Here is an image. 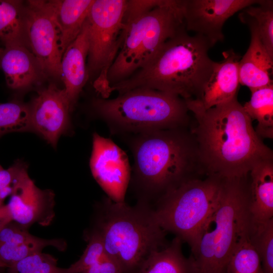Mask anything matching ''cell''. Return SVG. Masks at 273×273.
I'll list each match as a JSON object with an SVG mask.
<instances>
[{
	"label": "cell",
	"mask_w": 273,
	"mask_h": 273,
	"mask_svg": "<svg viewBox=\"0 0 273 273\" xmlns=\"http://www.w3.org/2000/svg\"><path fill=\"white\" fill-rule=\"evenodd\" d=\"M185 101L195 119L191 131L206 175L245 177L259 162L273 159L272 150L255 132L237 96L209 109L199 100Z\"/></svg>",
	"instance_id": "1"
},
{
	"label": "cell",
	"mask_w": 273,
	"mask_h": 273,
	"mask_svg": "<svg viewBox=\"0 0 273 273\" xmlns=\"http://www.w3.org/2000/svg\"><path fill=\"white\" fill-rule=\"evenodd\" d=\"M186 128L134 135L130 144L132 179L141 192L139 200L149 203L153 198L158 200L185 181L206 175L195 138Z\"/></svg>",
	"instance_id": "2"
},
{
	"label": "cell",
	"mask_w": 273,
	"mask_h": 273,
	"mask_svg": "<svg viewBox=\"0 0 273 273\" xmlns=\"http://www.w3.org/2000/svg\"><path fill=\"white\" fill-rule=\"evenodd\" d=\"M210 48L203 36L190 35L184 26L143 67L111 85L110 92L121 94L135 88H150L185 100H200L214 63L208 56Z\"/></svg>",
	"instance_id": "3"
},
{
	"label": "cell",
	"mask_w": 273,
	"mask_h": 273,
	"mask_svg": "<svg viewBox=\"0 0 273 273\" xmlns=\"http://www.w3.org/2000/svg\"><path fill=\"white\" fill-rule=\"evenodd\" d=\"M101 210L95 229L101 236L106 255L124 273H141L151 255L167 245L166 232L155 219L149 203L139 200L131 206L108 197Z\"/></svg>",
	"instance_id": "4"
},
{
	"label": "cell",
	"mask_w": 273,
	"mask_h": 273,
	"mask_svg": "<svg viewBox=\"0 0 273 273\" xmlns=\"http://www.w3.org/2000/svg\"><path fill=\"white\" fill-rule=\"evenodd\" d=\"M247 176L222 179L216 206L189 258L192 273H226L233 249L251 222Z\"/></svg>",
	"instance_id": "5"
},
{
	"label": "cell",
	"mask_w": 273,
	"mask_h": 273,
	"mask_svg": "<svg viewBox=\"0 0 273 273\" xmlns=\"http://www.w3.org/2000/svg\"><path fill=\"white\" fill-rule=\"evenodd\" d=\"M92 107L112 132L134 135L152 130L187 127L186 101L167 93L139 88L113 99H94Z\"/></svg>",
	"instance_id": "6"
},
{
	"label": "cell",
	"mask_w": 273,
	"mask_h": 273,
	"mask_svg": "<svg viewBox=\"0 0 273 273\" xmlns=\"http://www.w3.org/2000/svg\"><path fill=\"white\" fill-rule=\"evenodd\" d=\"M122 45L108 73L110 86L143 67L162 45L185 26L180 0L164 3L125 24Z\"/></svg>",
	"instance_id": "7"
},
{
	"label": "cell",
	"mask_w": 273,
	"mask_h": 273,
	"mask_svg": "<svg viewBox=\"0 0 273 273\" xmlns=\"http://www.w3.org/2000/svg\"><path fill=\"white\" fill-rule=\"evenodd\" d=\"M222 179L215 176L185 181L157 200L155 219L165 232L186 242L193 252L201 231L217 203Z\"/></svg>",
	"instance_id": "8"
},
{
	"label": "cell",
	"mask_w": 273,
	"mask_h": 273,
	"mask_svg": "<svg viewBox=\"0 0 273 273\" xmlns=\"http://www.w3.org/2000/svg\"><path fill=\"white\" fill-rule=\"evenodd\" d=\"M126 5V0H94L87 17L89 78H94L93 86L103 99H108L111 94L108 73L124 39Z\"/></svg>",
	"instance_id": "9"
},
{
	"label": "cell",
	"mask_w": 273,
	"mask_h": 273,
	"mask_svg": "<svg viewBox=\"0 0 273 273\" xmlns=\"http://www.w3.org/2000/svg\"><path fill=\"white\" fill-rule=\"evenodd\" d=\"M27 48L40 63L46 76L60 77L62 54L59 31L48 1L24 2Z\"/></svg>",
	"instance_id": "10"
},
{
	"label": "cell",
	"mask_w": 273,
	"mask_h": 273,
	"mask_svg": "<svg viewBox=\"0 0 273 273\" xmlns=\"http://www.w3.org/2000/svg\"><path fill=\"white\" fill-rule=\"evenodd\" d=\"M258 0H180V7L187 31L203 36L210 47L224 39L225 21L237 12L253 5L263 4Z\"/></svg>",
	"instance_id": "11"
},
{
	"label": "cell",
	"mask_w": 273,
	"mask_h": 273,
	"mask_svg": "<svg viewBox=\"0 0 273 273\" xmlns=\"http://www.w3.org/2000/svg\"><path fill=\"white\" fill-rule=\"evenodd\" d=\"M89 166L94 178L108 198L115 202H124L131 179L125 152L111 139L95 133Z\"/></svg>",
	"instance_id": "12"
},
{
	"label": "cell",
	"mask_w": 273,
	"mask_h": 273,
	"mask_svg": "<svg viewBox=\"0 0 273 273\" xmlns=\"http://www.w3.org/2000/svg\"><path fill=\"white\" fill-rule=\"evenodd\" d=\"M29 106L32 131L55 147L60 137L70 126L71 110L64 88L50 83L38 92Z\"/></svg>",
	"instance_id": "13"
},
{
	"label": "cell",
	"mask_w": 273,
	"mask_h": 273,
	"mask_svg": "<svg viewBox=\"0 0 273 273\" xmlns=\"http://www.w3.org/2000/svg\"><path fill=\"white\" fill-rule=\"evenodd\" d=\"M7 205L13 221L28 228L37 223L49 225L55 217V194L38 188L31 179L10 196Z\"/></svg>",
	"instance_id": "14"
},
{
	"label": "cell",
	"mask_w": 273,
	"mask_h": 273,
	"mask_svg": "<svg viewBox=\"0 0 273 273\" xmlns=\"http://www.w3.org/2000/svg\"><path fill=\"white\" fill-rule=\"evenodd\" d=\"M89 50V28L87 18L75 39L63 53L61 61L60 77L71 111L89 75L87 59Z\"/></svg>",
	"instance_id": "15"
},
{
	"label": "cell",
	"mask_w": 273,
	"mask_h": 273,
	"mask_svg": "<svg viewBox=\"0 0 273 273\" xmlns=\"http://www.w3.org/2000/svg\"><path fill=\"white\" fill-rule=\"evenodd\" d=\"M240 14L241 21L249 27L251 40L247 51L239 61V81L252 91L273 84L271 78L273 59L262 44L253 20L243 13Z\"/></svg>",
	"instance_id": "16"
},
{
	"label": "cell",
	"mask_w": 273,
	"mask_h": 273,
	"mask_svg": "<svg viewBox=\"0 0 273 273\" xmlns=\"http://www.w3.org/2000/svg\"><path fill=\"white\" fill-rule=\"evenodd\" d=\"M0 68L7 86L13 90L26 89L47 78L35 57L22 45L0 47Z\"/></svg>",
	"instance_id": "17"
},
{
	"label": "cell",
	"mask_w": 273,
	"mask_h": 273,
	"mask_svg": "<svg viewBox=\"0 0 273 273\" xmlns=\"http://www.w3.org/2000/svg\"><path fill=\"white\" fill-rule=\"evenodd\" d=\"M223 59L214 62L210 76L199 100L205 109L228 102L237 96L241 56L232 49L222 53Z\"/></svg>",
	"instance_id": "18"
},
{
	"label": "cell",
	"mask_w": 273,
	"mask_h": 273,
	"mask_svg": "<svg viewBox=\"0 0 273 273\" xmlns=\"http://www.w3.org/2000/svg\"><path fill=\"white\" fill-rule=\"evenodd\" d=\"M249 212L253 223L273 218V159L262 161L249 172Z\"/></svg>",
	"instance_id": "19"
},
{
	"label": "cell",
	"mask_w": 273,
	"mask_h": 273,
	"mask_svg": "<svg viewBox=\"0 0 273 273\" xmlns=\"http://www.w3.org/2000/svg\"><path fill=\"white\" fill-rule=\"evenodd\" d=\"M94 2L48 1L59 31V47L62 55L80 33Z\"/></svg>",
	"instance_id": "20"
},
{
	"label": "cell",
	"mask_w": 273,
	"mask_h": 273,
	"mask_svg": "<svg viewBox=\"0 0 273 273\" xmlns=\"http://www.w3.org/2000/svg\"><path fill=\"white\" fill-rule=\"evenodd\" d=\"M24 2L0 0V41L3 46L27 47L25 34Z\"/></svg>",
	"instance_id": "21"
},
{
	"label": "cell",
	"mask_w": 273,
	"mask_h": 273,
	"mask_svg": "<svg viewBox=\"0 0 273 273\" xmlns=\"http://www.w3.org/2000/svg\"><path fill=\"white\" fill-rule=\"evenodd\" d=\"M182 242L175 237L165 247L153 252L141 273H192L190 260L182 252Z\"/></svg>",
	"instance_id": "22"
},
{
	"label": "cell",
	"mask_w": 273,
	"mask_h": 273,
	"mask_svg": "<svg viewBox=\"0 0 273 273\" xmlns=\"http://www.w3.org/2000/svg\"><path fill=\"white\" fill-rule=\"evenodd\" d=\"M250 100L243 106L252 120L257 121L255 132L260 138H273V84L251 91Z\"/></svg>",
	"instance_id": "23"
},
{
	"label": "cell",
	"mask_w": 273,
	"mask_h": 273,
	"mask_svg": "<svg viewBox=\"0 0 273 273\" xmlns=\"http://www.w3.org/2000/svg\"><path fill=\"white\" fill-rule=\"evenodd\" d=\"M249 227L240 237L233 249L226 273H263L259 257L249 239Z\"/></svg>",
	"instance_id": "24"
},
{
	"label": "cell",
	"mask_w": 273,
	"mask_h": 273,
	"mask_svg": "<svg viewBox=\"0 0 273 273\" xmlns=\"http://www.w3.org/2000/svg\"><path fill=\"white\" fill-rule=\"evenodd\" d=\"M48 246L63 251L66 249L67 243L63 239L40 238L33 241L16 244L0 243V260L8 268L29 256L42 252Z\"/></svg>",
	"instance_id": "25"
},
{
	"label": "cell",
	"mask_w": 273,
	"mask_h": 273,
	"mask_svg": "<svg viewBox=\"0 0 273 273\" xmlns=\"http://www.w3.org/2000/svg\"><path fill=\"white\" fill-rule=\"evenodd\" d=\"M32 131L29 106L19 100L0 103V137L13 132Z\"/></svg>",
	"instance_id": "26"
},
{
	"label": "cell",
	"mask_w": 273,
	"mask_h": 273,
	"mask_svg": "<svg viewBox=\"0 0 273 273\" xmlns=\"http://www.w3.org/2000/svg\"><path fill=\"white\" fill-rule=\"evenodd\" d=\"M249 236L259 257L263 273H273V218L250 222Z\"/></svg>",
	"instance_id": "27"
},
{
	"label": "cell",
	"mask_w": 273,
	"mask_h": 273,
	"mask_svg": "<svg viewBox=\"0 0 273 273\" xmlns=\"http://www.w3.org/2000/svg\"><path fill=\"white\" fill-rule=\"evenodd\" d=\"M243 10L242 13L254 21L260 39L269 55L273 59L272 1H265L262 4L251 6Z\"/></svg>",
	"instance_id": "28"
},
{
	"label": "cell",
	"mask_w": 273,
	"mask_h": 273,
	"mask_svg": "<svg viewBox=\"0 0 273 273\" xmlns=\"http://www.w3.org/2000/svg\"><path fill=\"white\" fill-rule=\"evenodd\" d=\"M8 273H67L57 266V259L42 252L29 256L8 267Z\"/></svg>",
	"instance_id": "29"
},
{
	"label": "cell",
	"mask_w": 273,
	"mask_h": 273,
	"mask_svg": "<svg viewBox=\"0 0 273 273\" xmlns=\"http://www.w3.org/2000/svg\"><path fill=\"white\" fill-rule=\"evenodd\" d=\"M31 178L26 165L18 162L7 169L0 172V206L5 199L11 196L26 185Z\"/></svg>",
	"instance_id": "30"
},
{
	"label": "cell",
	"mask_w": 273,
	"mask_h": 273,
	"mask_svg": "<svg viewBox=\"0 0 273 273\" xmlns=\"http://www.w3.org/2000/svg\"><path fill=\"white\" fill-rule=\"evenodd\" d=\"M105 255L101 236L95 228L91 233L88 244L80 258L67 268V273H83L92 264L100 261Z\"/></svg>",
	"instance_id": "31"
},
{
	"label": "cell",
	"mask_w": 273,
	"mask_h": 273,
	"mask_svg": "<svg viewBox=\"0 0 273 273\" xmlns=\"http://www.w3.org/2000/svg\"><path fill=\"white\" fill-rule=\"evenodd\" d=\"M165 0H126L124 23L127 24L135 17L162 5Z\"/></svg>",
	"instance_id": "32"
},
{
	"label": "cell",
	"mask_w": 273,
	"mask_h": 273,
	"mask_svg": "<svg viewBox=\"0 0 273 273\" xmlns=\"http://www.w3.org/2000/svg\"><path fill=\"white\" fill-rule=\"evenodd\" d=\"M100 273H124L119 264L105 255L100 260Z\"/></svg>",
	"instance_id": "33"
},
{
	"label": "cell",
	"mask_w": 273,
	"mask_h": 273,
	"mask_svg": "<svg viewBox=\"0 0 273 273\" xmlns=\"http://www.w3.org/2000/svg\"><path fill=\"white\" fill-rule=\"evenodd\" d=\"M12 221L13 220L7 205L0 206V231Z\"/></svg>",
	"instance_id": "34"
},
{
	"label": "cell",
	"mask_w": 273,
	"mask_h": 273,
	"mask_svg": "<svg viewBox=\"0 0 273 273\" xmlns=\"http://www.w3.org/2000/svg\"><path fill=\"white\" fill-rule=\"evenodd\" d=\"M100 261L92 264L83 273H100Z\"/></svg>",
	"instance_id": "35"
},
{
	"label": "cell",
	"mask_w": 273,
	"mask_h": 273,
	"mask_svg": "<svg viewBox=\"0 0 273 273\" xmlns=\"http://www.w3.org/2000/svg\"><path fill=\"white\" fill-rule=\"evenodd\" d=\"M0 267H6L5 264L0 260Z\"/></svg>",
	"instance_id": "36"
},
{
	"label": "cell",
	"mask_w": 273,
	"mask_h": 273,
	"mask_svg": "<svg viewBox=\"0 0 273 273\" xmlns=\"http://www.w3.org/2000/svg\"><path fill=\"white\" fill-rule=\"evenodd\" d=\"M4 168L2 167V166L0 165V172Z\"/></svg>",
	"instance_id": "37"
}]
</instances>
